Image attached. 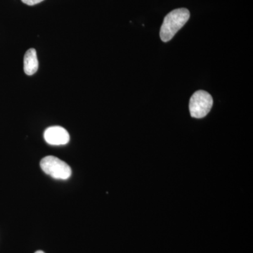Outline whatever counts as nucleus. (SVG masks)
I'll use <instances>...</instances> for the list:
<instances>
[{"mask_svg": "<svg viewBox=\"0 0 253 253\" xmlns=\"http://www.w3.org/2000/svg\"><path fill=\"white\" fill-rule=\"evenodd\" d=\"M23 66L24 72L28 76H33L38 71L39 63L36 49H29L26 51L23 59Z\"/></svg>", "mask_w": 253, "mask_h": 253, "instance_id": "obj_5", "label": "nucleus"}, {"mask_svg": "<svg viewBox=\"0 0 253 253\" xmlns=\"http://www.w3.org/2000/svg\"><path fill=\"white\" fill-rule=\"evenodd\" d=\"M24 4L29 5V6H33V5H36L39 4V3L42 2V1H44V0H21Z\"/></svg>", "mask_w": 253, "mask_h": 253, "instance_id": "obj_6", "label": "nucleus"}, {"mask_svg": "<svg viewBox=\"0 0 253 253\" xmlns=\"http://www.w3.org/2000/svg\"><path fill=\"white\" fill-rule=\"evenodd\" d=\"M44 138L47 144L53 146L66 145L70 141L69 133L61 126L48 127L44 131Z\"/></svg>", "mask_w": 253, "mask_h": 253, "instance_id": "obj_4", "label": "nucleus"}, {"mask_svg": "<svg viewBox=\"0 0 253 253\" xmlns=\"http://www.w3.org/2000/svg\"><path fill=\"white\" fill-rule=\"evenodd\" d=\"M189 11L186 8L173 10L166 15L160 31L161 41L165 42L170 41L189 21Z\"/></svg>", "mask_w": 253, "mask_h": 253, "instance_id": "obj_1", "label": "nucleus"}, {"mask_svg": "<svg viewBox=\"0 0 253 253\" xmlns=\"http://www.w3.org/2000/svg\"><path fill=\"white\" fill-rule=\"evenodd\" d=\"M35 253H44L43 252V251H37V252H36Z\"/></svg>", "mask_w": 253, "mask_h": 253, "instance_id": "obj_7", "label": "nucleus"}, {"mask_svg": "<svg viewBox=\"0 0 253 253\" xmlns=\"http://www.w3.org/2000/svg\"><path fill=\"white\" fill-rule=\"evenodd\" d=\"M212 97L209 93L204 90L196 91L190 99L189 111L191 117H206L212 109Z\"/></svg>", "mask_w": 253, "mask_h": 253, "instance_id": "obj_3", "label": "nucleus"}, {"mask_svg": "<svg viewBox=\"0 0 253 253\" xmlns=\"http://www.w3.org/2000/svg\"><path fill=\"white\" fill-rule=\"evenodd\" d=\"M41 167L48 175L56 179L66 180L71 177V168L64 161L54 156H46L42 159Z\"/></svg>", "mask_w": 253, "mask_h": 253, "instance_id": "obj_2", "label": "nucleus"}]
</instances>
